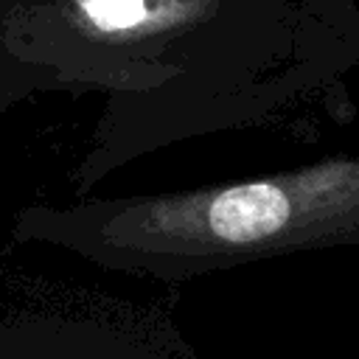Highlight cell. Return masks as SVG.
Returning <instances> with one entry per match:
<instances>
[{"label": "cell", "mask_w": 359, "mask_h": 359, "mask_svg": "<svg viewBox=\"0 0 359 359\" xmlns=\"http://www.w3.org/2000/svg\"><path fill=\"white\" fill-rule=\"evenodd\" d=\"M98 236L129 264L163 278L359 241V160L118 202L104 210Z\"/></svg>", "instance_id": "obj_1"}]
</instances>
